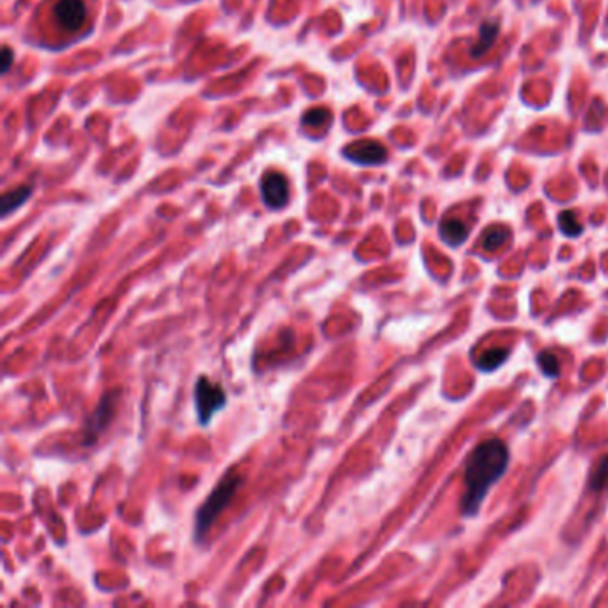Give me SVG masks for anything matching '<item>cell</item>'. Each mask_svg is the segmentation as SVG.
I'll use <instances>...</instances> for the list:
<instances>
[{"mask_svg":"<svg viewBox=\"0 0 608 608\" xmlns=\"http://www.w3.org/2000/svg\"><path fill=\"white\" fill-rule=\"evenodd\" d=\"M508 464L507 446L500 439H489L475 448L467 458L464 471L466 492L462 498V514L475 516L485 500L489 489L503 476Z\"/></svg>","mask_w":608,"mask_h":608,"instance_id":"6da1fadb","label":"cell"},{"mask_svg":"<svg viewBox=\"0 0 608 608\" xmlns=\"http://www.w3.org/2000/svg\"><path fill=\"white\" fill-rule=\"evenodd\" d=\"M243 478L236 473V471H229L223 478L220 480V483L216 485L211 496L204 501L200 508H198V514H196L195 519V537L202 539L207 533V530L213 526L214 521L218 519L223 508L227 507L230 500L234 498L236 491L241 487Z\"/></svg>","mask_w":608,"mask_h":608,"instance_id":"7a4b0ae2","label":"cell"},{"mask_svg":"<svg viewBox=\"0 0 608 608\" xmlns=\"http://www.w3.org/2000/svg\"><path fill=\"white\" fill-rule=\"evenodd\" d=\"M225 391L216 382H211L207 376H200L195 383V407L200 425H209L218 410L225 407Z\"/></svg>","mask_w":608,"mask_h":608,"instance_id":"3957f363","label":"cell"},{"mask_svg":"<svg viewBox=\"0 0 608 608\" xmlns=\"http://www.w3.org/2000/svg\"><path fill=\"white\" fill-rule=\"evenodd\" d=\"M54 18L61 29L76 33L86 20V4L82 0H55Z\"/></svg>","mask_w":608,"mask_h":608,"instance_id":"277c9868","label":"cell"},{"mask_svg":"<svg viewBox=\"0 0 608 608\" xmlns=\"http://www.w3.org/2000/svg\"><path fill=\"white\" fill-rule=\"evenodd\" d=\"M261 195L270 209H282L289 200L288 180L279 171H270L261 180Z\"/></svg>","mask_w":608,"mask_h":608,"instance_id":"5b68a950","label":"cell"},{"mask_svg":"<svg viewBox=\"0 0 608 608\" xmlns=\"http://www.w3.org/2000/svg\"><path fill=\"white\" fill-rule=\"evenodd\" d=\"M116 398L118 394H114V392H107L102 398L98 408L92 414V417L86 423V435H84V442L86 444H92L98 437V433L104 432L105 426L109 425V421H111V417L114 414V401H116Z\"/></svg>","mask_w":608,"mask_h":608,"instance_id":"8992f818","label":"cell"},{"mask_svg":"<svg viewBox=\"0 0 608 608\" xmlns=\"http://www.w3.org/2000/svg\"><path fill=\"white\" fill-rule=\"evenodd\" d=\"M345 155L358 164H380L388 157V150L376 141H357L345 148Z\"/></svg>","mask_w":608,"mask_h":608,"instance_id":"52a82bcc","label":"cell"},{"mask_svg":"<svg viewBox=\"0 0 608 608\" xmlns=\"http://www.w3.org/2000/svg\"><path fill=\"white\" fill-rule=\"evenodd\" d=\"M498 33H500V26L496 21H483L478 31V40L471 49V55L478 58V55L485 54L492 46L494 40L498 38Z\"/></svg>","mask_w":608,"mask_h":608,"instance_id":"ba28073f","label":"cell"},{"mask_svg":"<svg viewBox=\"0 0 608 608\" xmlns=\"http://www.w3.org/2000/svg\"><path fill=\"white\" fill-rule=\"evenodd\" d=\"M441 238L444 239V241L448 243V245L458 246V245H460V243L466 241V238H467V227L464 225V223L460 220H455V218H451V220L442 221Z\"/></svg>","mask_w":608,"mask_h":608,"instance_id":"9c48e42d","label":"cell"},{"mask_svg":"<svg viewBox=\"0 0 608 608\" xmlns=\"http://www.w3.org/2000/svg\"><path fill=\"white\" fill-rule=\"evenodd\" d=\"M31 193H33V188H31V186H21V188H17V189H13V191H9V193H6L4 196H2V216H8L9 213H13V211H17L18 207H21V205L26 204L27 202V198H29L31 196Z\"/></svg>","mask_w":608,"mask_h":608,"instance_id":"30bf717a","label":"cell"},{"mask_svg":"<svg viewBox=\"0 0 608 608\" xmlns=\"http://www.w3.org/2000/svg\"><path fill=\"white\" fill-rule=\"evenodd\" d=\"M508 350L505 348H496V350H489L478 358V367L483 371H491L496 370L498 366H501L505 358H507Z\"/></svg>","mask_w":608,"mask_h":608,"instance_id":"8fae6325","label":"cell"},{"mask_svg":"<svg viewBox=\"0 0 608 608\" xmlns=\"http://www.w3.org/2000/svg\"><path fill=\"white\" fill-rule=\"evenodd\" d=\"M507 236H508L507 229H503V227H494V229H491L487 234H485V238H483V248L489 252L498 250V248L507 241Z\"/></svg>","mask_w":608,"mask_h":608,"instance_id":"7c38bea8","label":"cell"},{"mask_svg":"<svg viewBox=\"0 0 608 608\" xmlns=\"http://www.w3.org/2000/svg\"><path fill=\"white\" fill-rule=\"evenodd\" d=\"M558 223H560L562 232L566 234V236H569V238H575V236H578V234L582 232V225L578 223V220H576L573 211H566V213L560 214Z\"/></svg>","mask_w":608,"mask_h":608,"instance_id":"4fadbf2b","label":"cell"},{"mask_svg":"<svg viewBox=\"0 0 608 608\" xmlns=\"http://www.w3.org/2000/svg\"><path fill=\"white\" fill-rule=\"evenodd\" d=\"M539 366L544 371V375L550 376V379H557L558 371H560V363H558L557 355L551 354V351H544V354L539 355Z\"/></svg>","mask_w":608,"mask_h":608,"instance_id":"5bb4252c","label":"cell"},{"mask_svg":"<svg viewBox=\"0 0 608 608\" xmlns=\"http://www.w3.org/2000/svg\"><path fill=\"white\" fill-rule=\"evenodd\" d=\"M607 483H608V455L601 458L600 464L596 466L594 473L591 475V487L594 489V491H600V489H603Z\"/></svg>","mask_w":608,"mask_h":608,"instance_id":"9a60e30c","label":"cell"},{"mask_svg":"<svg viewBox=\"0 0 608 608\" xmlns=\"http://www.w3.org/2000/svg\"><path fill=\"white\" fill-rule=\"evenodd\" d=\"M329 120H330V113L327 111V109H323V107L311 109V111H307V113H305L304 125L321 127V125H325Z\"/></svg>","mask_w":608,"mask_h":608,"instance_id":"2e32d148","label":"cell"},{"mask_svg":"<svg viewBox=\"0 0 608 608\" xmlns=\"http://www.w3.org/2000/svg\"><path fill=\"white\" fill-rule=\"evenodd\" d=\"M11 64H13V52L9 46H4L2 49V73H8Z\"/></svg>","mask_w":608,"mask_h":608,"instance_id":"e0dca14e","label":"cell"}]
</instances>
